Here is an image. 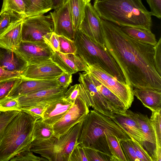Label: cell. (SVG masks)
<instances>
[{"instance_id": "1f68e13d", "label": "cell", "mask_w": 161, "mask_h": 161, "mask_svg": "<svg viewBox=\"0 0 161 161\" xmlns=\"http://www.w3.org/2000/svg\"><path fill=\"white\" fill-rule=\"evenodd\" d=\"M30 145L10 159V161H45L47 159L35 155L30 150Z\"/></svg>"}, {"instance_id": "60d3db41", "label": "cell", "mask_w": 161, "mask_h": 161, "mask_svg": "<svg viewBox=\"0 0 161 161\" xmlns=\"http://www.w3.org/2000/svg\"><path fill=\"white\" fill-rule=\"evenodd\" d=\"M119 142L126 161H140L136 156L135 150L129 140L121 141Z\"/></svg>"}, {"instance_id": "681fc988", "label": "cell", "mask_w": 161, "mask_h": 161, "mask_svg": "<svg viewBox=\"0 0 161 161\" xmlns=\"http://www.w3.org/2000/svg\"><path fill=\"white\" fill-rule=\"evenodd\" d=\"M69 0H51L52 9H55L64 4Z\"/></svg>"}, {"instance_id": "74e56055", "label": "cell", "mask_w": 161, "mask_h": 161, "mask_svg": "<svg viewBox=\"0 0 161 161\" xmlns=\"http://www.w3.org/2000/svg\"><path fill=\"white\" fill-rule=\"evenodd\" d=\"M88 161H110V158L103 153L94 149L83 147Z\"/></svg>"}, {"instance_id": "8992f818", "label": "cell", "mask_w": 161, "mask_h": 161, "mask_svg": "<svg viewBox=\"0 0 161 161\" xmlns=\"http://www.w3.org/2000/svg\"><path fill=\"white\" fill-rule=\"evenodd\" d=\"M83 121L73 125L59 138L53 136L47 139L33 141L30 150L49 161H68L72 152L78 144Z\"/></svg>"}, {"instance_id": "e575fe53", "label": "cell", "mask_w": 161, "mask_h": 161, "mask_svg": "<svg viewBox=\"0 0 161 161\" xmlns=\"http://www.w3.org/2000/svg\"><path fill=\"white\" fill-rule=\"evenodd\" d=\"M22 77H15L0 81V99L7 96Z\"/></svg>"}, {"instance_id": "6da1fadb", "label": "cell", "mask_w": 161, "mask_h": 161, "mask_svg": "<svg viewBox=\"0 0 161 161\" xmlns=\"http://www.w3.org/2000/svg\"><path fill=\"white\" fill-rule=\"evenodd\" d=\"M103 44L133 89L161 92V75L154 62L153 46L130 37L121 27L101 19Z\"/></svg>"}, {"instance_id": "9c48e42d", "label": "cell", "mask_w": 161, "mask_h": 161, "mask_svg": "<svg viewBox=\"0 0 161 161\" xmlns=\"http://www.w3.org/2000/svg\"><path fill=\"white\" fill-rule=\"evenodd\" d=\"M78 81L85 91L86 102L89 107L111 118L116 114L106 98L97 90L93 82L90 74L85 71L79 73Z\"/></svg>"}, {"instance_id": "e0dca14e", "label": "cell", "mask_w": 161, "mask_h": 161, "mask_svg": "<svg viewBox=\"0 0 161 161\" xmlns=\"http://www.w3.org/2000/svg\"><path fill=\"white\" fill-rule=\"evenodd\" d=\"M51 58L65 72L72 75L80 71L89 72L88 65L76 54L55 52Z\"/></svg>"}, {"instance_id": "f6af8a7d", "label": "cell", "mask_w": 161, "mask_h": 161, "mask_svg": "<svg viewBox=\"0 0 161 161\" xmlns=\"http://www.w3.org/2000/svg\"><path fill=\"white\" fill-rule=\"evenodd\" d=\"M149 5L152 16L161 18V0H146Z\"/></svg>"}, {"instance_id": "484cf974", "label": "cell", "mask_w": 161, "mask_h": 161, "mask_svg": "<svg viewBox=\"0 0 161 161\" xmlns=\"http://www.w3.org/2000/svg\"><path fill=\"white\" fill-rule=\"evenodd\" d=\"M69 1L74 27L77 31L84 17L86 3L84 0H69Z\"/></svg>"}, {"instance_id": "4dcf8cb0", "label": "cell", "mask_w": 161, "mask_h": 161, "mask_svg": "<svg viewBox=\"0 0 161 161\" xmlns=\"http://www.w3.org/2000/svg\"><path fill=\"white\" fill-rule=\"evenodd\" d=\"M25 5L23 0H3L0 13L7 11L22 18L25 14Z\"/></svg>"}, {"instance_id": "9a60e30c", "label": "cell", "mask_w": 161, "mask_h": 161, "mask_svg": "<svg viewBox=\"0 0 161 161\" xmlns=\"http://www.w3.org/2000/svg\"><path fill=\"white\" fill-rule=\"evenodd\" d=\"M101 18L90 3H86L83 19L79 30L95 42L103 44Z\"/></svg>"}, {"instance_id": "4316f807", "label": "cell", "mask_w": 161, "mask_h": 161, "mask_svg": "<svg viewBox=\"0 0 161 161\" xmlns=\"http://www.w3.org/2000/svg\"><path fill=\"white\" fill-rule=\"evenodd\" d=\"M161 109L152 112L150 119L155 134L156 147L153 161H161Z\"/></svg>"}, {"instance_id": "d4e9b609", "label": "cell", "mask_w": 161, "mask_h": 161, "mask_svg": "<svg viewBox=\"0 0 161 161\" xmlns=\"http://www.w3.org/2000/svg\"><path fill=\"white\" fill-rule=\"evenodd\" d=\"M121 28L128 36L142 42L153 46L157 42L155 36L151 31L132 27H123Z\"/></svg>"}, {"instance_id": "44dd1931", "label": "cell", "mask_w": 161, "mask_h": 161, "mask_svg": "<svg viewBox=\"0 0 161 161\" xmlns=\"http://www.w3.org/2000/svg\"><path fill=\"white\" fill-rule=\"evenodd\" d=\"M73 104L63 97L47 105L42 119L46 123L53 125L67 112Z\"/></svg>"}, {"instance_id": "5bb4252c", "label": "cell", "mask_w": 161, "mask_h": 161, "mask_svg": "<svg viewBox=\"0 0 161 161\" xmlns=\"http://www.w3.org/2000/svg\"><path fill=\"white\" fill-rule=\"evenodd\" d=\"M64 72L50 58L40 63L28 65L21 75L28 79L53 80Z\"/></svg>"}, {"instance_id": "816d5d0a", "label": "cell", "mask_w": 161, "mask_h": 161, "mask_svg": "<svg viewBox=\"0 0 161 161\" xmlns=\"http://www.w3.org/2000/svg\"><path fill=\"white\" fill-rule=\"evenodd\" d=\"M86 3H90L91 0H84Z\"/></svg>"}, {"instance_id": "c3c4849f", "label": "cell", "mask_w": 161, "mask_h": 161, "mask_svg": "<svg viewBox=\"0 0 161 161\" xmlns=\"http://www.w3.org/2000/svg\"><path fill=\"white\" fill-rule=\"evenodd\" d=\"M48 45L53 52H59V36L55 33L53 32L52 33L50 38Z\"/></svg>"}, {"instance_id": "8fae6325", "label": "cell", "mask_w": 161, "mask_h": 161, "mask_svg": "<svg viewBox=\"0 0 161 161\" xmlns=\"http://www.w3.org/2000/svg\"><path fill=\"white\" fill-rule=\"evenodd\" d=\"M13 51L28 64L40 63L51 58L53 52L47 43L22 41Z\"/></svg>"}, {"instance_id": "bcb514c9", "label": "cell", "mask_w": 161, "mask_h": 161, "mask_svg": "<svg viewBox=\"0 0 161 161\" xmlns=\"http://www.w3.org/2000/svg\"><path fill=\"white\" fill-rule=\"evenodd\" d=\"M60 86L64 87H68L72 82V75L64 72L56 79Z\"/></svg>"}, {"instance_id": "7dc6e473", "label": "cell", "mask_w": 161, "mask_h": 161, "mask_svg": "<svg viewBox=\"0 0 161 161\" xmlns=\"http://www.w3.org/2000/svg\"><path fill=\"white\" fill-rule=\"evenodd\" d=\"M18 77H22L21 73L8 71L0 66V81Z\"/></svg>"}, {"instance_id": "83f0119b", "label": "cell", "mask_w": 161, "mask_h": 161, "mask_svg": "<svg viewBox=\"0 0 161 161\" xmlns=\"http://www.w3.org/2000/svg\"><path fill=\"white\" fill-rule=\"evenodd\" d=\"M30 6L25 10V14L21 18L43 14L52 9L51 0H31Z\"/></svg>"}, {"instance_id": "ee69618b", "label": "cell", "mask_w": 161, "mask_h": 161, "mask_svg": "<svg viewBox=\"0 0 161 161\" xmlns=\"http://www.w3.org/2000/svg\"><path fill=\"white\" fill-rule=\"evenodd\" d=\"M154 54L153 60L154 65L157 72L161 75V37H160L156 44L153 46Z\"/></svg>"}, {"instance_id": "ab89813d", "label": "cell", "mask_w": 161, "mask_h": 161, "mask_svg": "<svg viewBox=\"0 0 161 161\" xmlns=\"http://www.w3.org/2000/svg\"><path fill=\"white\" fill-rule=\"evenodd\" d=\"M47 105L43 104L37 105L27 107L20 108L21 110L30 115L37 120L42 118Z\"/></svg>"}, {"instance_id": "7c38bea8", "label": "cell", "mask_w": 161, "mask_h": 161, "mask_svg": "<svg viewBox=\"0 0 161 161\" xmlns=\"http://www.w3.org/2000/svg\"><path fill=\"white\" fill-rule=\"evenodd\" d=\"M53 23V32L74 41L76 31L75 30L71 14L69 0L59 8L50 12Z\"/></svg>"}, {"instance_id": "4fadbf2b", "label": "cell", "mask_w": 161, "mask_h": 161, "mask_svg": "<svg viewBox=\"0 0 161 161\" xmlns=\"http://www.w3.org/2000/svg\"><path fill=\"white\" fill-rule=\"evenodd\" d=\"M68 87L61 86L25 95L17 98L20 108L37 105H47L63 97Z\"/></svg>"}, {"instance_id": "8d00e7d4", "label": "cell", "mask_w": 161, "mask_h": 161, "mask_svg": "<svg viewBox=\"0 0 161 161\" xmlns=\"http://www.w3.org/2000/svg\"><path fill=\"white\" fill-rule=\"evenodd\" d=\"M18 17L6 11L0 13V35L4 33Z\"/></svg>"}, {"instance_id": "f907efd6", "label": "cell", "mask_w": 161, "mask_h": 161, "mask_svg": "<svg viewBox=\"0 0 161 161\" xmlns=\"http://www.w3.org/2000/svg\"><path fill=\"white\" fill-rule=\"evenodd\" d=\"M23 1L25 5L26 10L31 5V0H23Z\"/></svg>"}, {"instance_id": "ffe728a7", "label": "cell", "mask_w": 161, "mask_h": 161, "mask_svg": "<svg viewBox=\"0 0 161 161\" xmlns=\"http://www.w3.org/2000/svg\"><path fill=\"white\" fill-rule=\"evenodd\" d=\"M135 113L144 138L142 146L153 161L156 147V136L153 127L147 115L140 113Z\"/></svg>"}, {"instance_id": "3957f363", "label": "cell", "mask_w": 161, "mask_h": 161, "mask_svg": "<svg viewBox=\"0 0 161 161\" xmlns=\"http://www.w3.org/2000/svg\"><path fill=\"white\" fill-rule=\"evenodd\" d=\"M93 6L101 19L121 27L151 30L152 16L142 0H95Z\"/></svg>"}, {"instance_id": "ba28073f", "label": "cell", "mask_w": 161, "mask_h": 161, "mask_svg": "<svg viewBox=\"0 0 161 161\" xmlns=\"http://www.w3.org/2000/svg\"><path fill=\"white\" fill-rule=\"evenodd\" d=\"M88 66V72L119 98L128 109L134 100L133 88L119 81L98 66Z\"/></svg>"}, {"instance_id": "d590c367", "label": "cell", "mask_w": 161, "mask_h": 161, "mask_svg": "<svg viewBox=\"0 0 161 161\" xmlns=\"http://www.w3.org/2000/svg\"><path fill=\"white\" fill-rule=\"evenodd\" d=\"M129 140L132 146L137 157L140 161H153L151 157L142 145L132 137Z\"/></svg>"}, {"instance_id": "603a6c76", "label": "cell", "mask_w": 161, "mask_h": 161, "mask_svg": "<svg viewBox=\"0 0 161 161\" xmlns=\"http://www.w3.org/2000/svg\"><path fill=\"white\" fill-rule=\"evenodd\" d=\"M133 93L152 112L161 109V92L149 89H134Z\"/></svg>"}, {"instance_id": "7a4b0ae2", "label": "cell", "mask_w": 161, "mask_h": 161, "mask_svg": "<svg viewBox=\"0 0 161 161\" xmlns=\"http://www.w3.org/2000/svg\"><path fill=\"white\" fill-rule=\"evenodd\" d=\"M115 136L119 141L131 139L130 136L114 119L93 109L91 110L83 121L77 141L82 147L95 149L110 158L106 135Z\"/></svg>"}, {"instance_id": "52a82bcc", "label": "cell", "mask_w": 161, "mask_h": 161, "mask_svg": "<svg viewBox=\"0 0 161 161\" xmlns=\"http://www.w3.org/2000/svg\"><path fill=\"white\" fill-rule=\"evenodd\" d=\"M53 29V23L50 14L38 15L23 19L22 41L45 42L48 44Z\"/></svg>"}, {"instance_id": "f546056e", "label": "cell", "mask_w": 161, "mask_h": 161, "mask_svg": "<svg viewBox=\"0 0 161 161\" xmlns=\"http://www.w3.org/2000/svg\"><path fill=\"white\" fill-rule=\"evenodd\" d=\"M106 139L112 155L111 161H126L119 141L117 137L114 136L107 135Z\"/></svg>"}, {"instance_id": "7402d4cb", "label": "cell", "mask_w": 161, "mask_h": 161, "mask_svg": "<svg viewBox=\"0 0 161 161\" xmlns=\"http://www.w3.org/2000/svg\"><path fill=\"white\" fill-rule=\"evenodd\" d=\"M28 65L26 61L13 51L0 47V66L4 69L21 73Z\"/></svg>"}, {"instance_id": "b9f144b4", "label": "cell", "mask_w": 161, "mask_h": 161, "mask_svg": "<svg viewBox=\"0 0 161 161\" xmlns=\"http://www.w3.org/2000/svg\"><path fill=\"white\" fill-rule=\"evenodd\" d=\"M80 93L79 84H76L71 86L65 93L64 99L73 104L75 99L79 96Z\"/></svg>"}, {"instance_id": "5b68a950", "label": "cell", "mask_w": 161, "mask_h": 161, "mask_svg": "<svg viewBox=\"0 0 161 161\" xmlns=\"http://www.w3.org/2000/svg\"><path fill=\"white\" fill-rule=\"evenodd\" d=\"M74 41L77 48L76 54L88 66H98L119 81L126 84L120 69L103 44L95 42L80 30L76 31Z\"/></svg>"}, {"instance_id": "d6a6232c", "label": "cell", "mask_w": 161, "mask_h": 161, "mask_svg": "<svg viewBox=\"0 0 161 161\" xmlns=\"http://www.w3.org/2000/svg\"><path fill=\"white\" fill-rule=\"evenodd\" d=\"M59 52L64 54H76L77 48L74 41L63 36H59Z\"/></svg>"}, {"instance_id": "277c9868", "label": "cell", "mask_w": 161, "mask_h": 161, "mask_svg": "<svg viewBox=\"0 0 161 161\" xmlns=\"http://www.w3.org/2000/svg\"><path fill=\"white\" fill-rule=\"evenodd\" d=\"M36 119L20 111L6 127L0 140V161H8L30 145Z\"/></svg>"}, {"instance_id": "cb8c5ba5", "label": "cell", "mask_w": 161, "mask_h": 161, "mask_svg": "<svg viewBox=\"0 0 161 161\" xmlns=\"http://www.w3.org/2000/svg\"><path fill=\"white\" fill-rule=\"evenodd\" d=\"M90 75L97 89L107 99L116 114L124 113L128 109L119 98L91 74Z\"/></svg>"}, {"instance_id": "f35d334b", "label": "cell", "mask_w": 161, "mask_h": 161, "mask_svg": "<svg viewBox=\"0 0 161 161\" xmlns=\"http://www.w3.org/2000/svg\"><path fill=\"white\" fill-rule=\"evenodd\" d=\"M19 112L18 111L0 112V140L7 125Z\"/></svg>"}, {"instance_id": "ac0fdd59", "label": "cell", "mask_w": 161, "mask_h": 161, "mask_svg": "<svg viewBox=\"0 0 161 161\" xmlns=\"http://www.w3.org/2000/svg\"><path fill=\"white\" fill-rule=\"evenodd\" d=\"M114 116L130 137H132L142 146L144 138L136 119L135 112L128 109L124 113L114 114Z\"/></svg>"}, {"instance_id": "836d02e7", "label": "cell", "mask_w": 161, "mask_h": 161, "mask_svg": "<svg viewBox=\"0 0 161 161\" xmlns=\"http://www.w3.org/2000/svg\"><path fill=\"white\" fill-rule=\"evenodd\" d=\"M21 111L17 98L7 97L0 99V112Z\"/></svg>"}, {"instance_id": "f1b7e54d", "label": "cell", "mask_w": 161, "mask_h": 161, "mask_svg": "<svg viewBox=\"0 0 161 161\" xmlns=\"http://www.w3.org/2000/svg\"><path fill=\"white\" fill-rule=\"evenodd\" d=\"M53 126L44 122L42 118L36 120L32 134L33 141L48 139L54 136Z\"/></svg>"}, {"instance_id": "7bdbcfd3", "label": "cell", "mask_w": 161, "mask_h": 161, "mask_svg": "<svg viewBox=\"0 0 161 161\" xmlns=\"http://www.w3.org/2000/svg\"><path fill=\"white\" fill-rule=\"evenodd\" d=\"M68 161H88L83 148L78 144L74 148Z\"/></svg>"}, {"instance_id": "2e32d148", "label": "cell", "mask_w": 161, "mask_h": 161, "mask_svg": "<svg viewBox=\"0 0 161 161\" xmlns=\"http://www.w3.org/2000/svg\"><path fill=\"white\" fill-rule=\"evenodd\" d=\"M60 86L56 79L42 80L22 77L7 97L17 98L25 95Z\"/></svg>"}, {"instance_id": "30bf717a", "label": "cell", "mask_w": 161, "mask_h": 161, "mask_svg": "<svg viewBox=\"0 0 161 161\" xmlns=\"http://www.w3.org/2000/svg\"><path fill=\"white\" fill-rule=\"evenodd\" d=\"M89 108L80 93L67 112L53 125L54 136L59 138L73 125L83 121L90 112Z\"/></svg>"}, {"instance_id": "d6986e66", "label": "cell", "mask_w": 161, "mask_h": 161, "mask_svg": "<svg viewBox=\"0 0 161 161\" xmlns=\"http://www.w3.org/2000/svg\"><path fill=\"white\" fill-rule=\"evenodd\" d=\"M23 19L18 17L6 31L0 35V47L13 51L22 41Z\"/></svg>"}]
</instances>
